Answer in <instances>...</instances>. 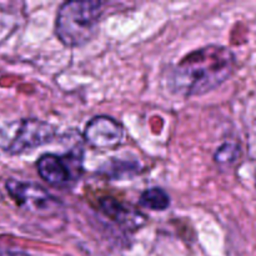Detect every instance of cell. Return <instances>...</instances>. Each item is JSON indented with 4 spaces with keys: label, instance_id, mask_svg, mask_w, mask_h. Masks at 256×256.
<instances>
[{
    "label": "cell",
    "instance_id": "obj_1",
    "mask_svg": "<svg viewBox=\"0 0 256 256\" xmlns=\"http://www.w3.org/2000/svg\"><path fill=\"white\" fill-rule=\"evenodd\" d=\"M235 55L222 45H206L185 55L169 70L170 92L182 98L204 95L232 75Z\"/></svg>",
    "mask_w": 256,
    "mask_h": 256
},
{
    "label": "cell",
    "instance_id": "obj_2",
    "mask_svg": "<svg viewBox=\"0 0 256 256\" xmlns=\"http://www.w3.org/2000/svg\"><path fill=\"white\" fill-rule=\"evenodd\" d=\"M104 2L96 0H70L58 12L55 22L56 36L65 46L86 44L96 34L104 12Z\"/></svg>",
    "mask_w": 256,
    "mask_h": 256
},
{
    "label": "cell",
    "instance_id": "obj_3",
    "mask_svg": "<svg viewBox=\"0 0 256 256\" xmlns=\"http://www.w3.org/2000/svg\"><path fill=\"white\" fill-rule=\"evenodd\" d=\"M5 188L18 206L34 215L52 214L60 208V202L56 198L35 182L9 179L5 182Z\"/></svg>",
    "mask_w": 256,
    "mask_h": 256
},
{
    "label": "cell",
    "instance_id": "obj_4",
    "mask_svg": "<svg viewBox=\"0 0 256 256\" xmlns=\"http://www.w3.org/2000/svg\"><path fill=\"white\" fill-rule=\"evenodd\" d=\"M55 138V129L49 122L38 119H24L15 124L12 139L5 145L4 152L19 155L42 145L49 144Z\"/></svg>",
    "mask_w": 256,
    "mask_h": 256
},
{
    "label": "cell",
    "instance_id": "obj_5",
    "mask_svg": "<svg viewBox=\"0 0 256 256\" xmlns=\"http://www.w3.org/2000/svg\"><path fill=\"white\" fill-rule=\"evenodd\" d=\"M82 159L74 155L58 156L54 154H44L36 162L40 178L54 188H68L76 182L82 170Z\"/></svg>",
    "mask_w": 256,
    "mask_h": 256
},
{
    "label": "cell",
    "instance_id": "obj_6",
    "mask_svg": "<svg viewBox=\"0 0 256 256\" xmlns=\"http://www.w3.org/2000/svg\"><path fill=\"white\" fill-rule=\"evenodd\" d=\"M84 139L96 150L112 149L122 144L124 139V128L112 118L99 115L88 122L84 130Z\"/></svg>",
    "mask_w": 256,
    "mask_h": 256
},
{
    "label": "cell",
    "instance_id": "obj_7",
    "mask_svg": "<svg viewBox=\"0 0 256 256\" xmlns=\"http://www.w3.org/2000/svg\"><path fill=\"white\" fill-rule=\"evenodd\" d=\"M100 209L109 219L128 229H138L144 225L145 216L132 208L122 204L114 198H102L99 202Z\"/></svg>",
    "mask_w": 256,
    "mask_h": 256
},
{
    "label": "cell",
    "instance_id": "obj_8",
    "mask_svg": "<svg viewBox=\"0 0 256 256\" xmlns=\"http://www.w3.org/2000/svg\"><path fill=\"white\" fill-rule=\"evenodd\" d=\"M139 204L142 208L146 209L154 210V212H162L166 210L170 205V198L160 188H152V189H148L140 195Z\"/></svg>",
    "mask_w": 256,
    "mask_h": 256
},
{
    "label": "cell",
    "instance_id": "obj_9",
    "mask_svg": "<svg viewBox=\"0 0 256 256\" xmlns=\"http://www.w3.org/2000/svg\"><path fill=\"white\" fill-rule=\"evenodd\" d=\"M242 154L240 145L235 142H226L216 150L214 155V160L218 165L222 166H230L238 162Z\"/></svg>",
    "mask_w": 256,
    "mask_h": 256
}]
</instances>
